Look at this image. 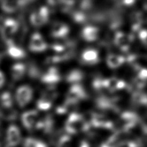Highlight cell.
<instances>
[{"instance_id": "1", "label": "cell", "mask_w": 147, "mask_h": 147, "mask_svg": "<svg viewBox=\"0 0 147 147\" xmlns=\"http://www.w3.org/2000/svg\"><path fill=\"white\" fill-rule=\"evenodd\" d=\"M33 97V90L29 86L24 85L20 86L16 90L15 100L20 108L27 105Z\"/></svg>"}, {"instance_id": "2", "label": "cell", "mask_w": 147, "mask_h": 147, "mask_svg": "<svg viewBox=\"0 0 147 147\" xmlns=\"http://www.w3.org/2000/svg\"><path fill=\"white\" fill-rule=\"evenodd\" d=\"M86 124L82 116L78 114H72L68 120L66 129L70 133H76L86 128Z\"/></svg>"}, {"instance_id": "3", "label": "cell", "mask_w": 147, "mask_h": 147, "mask_svg": "<svg viewBox=\"0 0 147 147\" xmlns=\"http://www.w3.org/2000/svg\"><path fill=\"white\" fill-rule=\"evenodd\" d=\"M6 135L7 142L10 147H15L20 143L21 135L20 129L16 125H10L8 127Z\"/></svg>"}, {"instance_id": "4", "label": "cell", "mask_w": 147, "mask_h": 147, "mask_svg": "<svg viewBox=\"0 0 147 147\" xmlns=\"http://www.w3.org/2000/svg\"><path fill=\"white\" fill-rule=\"evenodd\" d=\"M49 12L46 7H42L30 16V21L34 26H40L45 23L48 19Z\"/></svg>"}, {"instance_id": "5", "label": "cell", "mask_w": 147, "mask_h": 147, "mask_svg": "<svg viewBox=\"0 0 147 147\" xmlns=\"http://www.w3.org/2000/svg\"><path fill=\"white\" fill-rule=\"evenodd\" d=\"M47 48V44L42 35L38 33H35L32 35L30 40L29 48L34 52L44 51Z\"/></svg>"}, {"instance_id": "6", "label": "cell", "mask_w": 147, "mask_h": 147, "mask_svg": "<svg viewBox=\"0 0 147 147\" xmlns=\"http://www.w3.org/2000/svg\"><path fill=\"white\" fill-rule=\"evenodd\" d=\"M38 113L35 110H28L22 115L21 120L24 127L27 129H31L35 127L38 119Z\"/></svg>"}, {"instance_id": "7", "label": "cell", "mask_w": 147, "mask_h": 147, "mask_svg": "<svg viewBox=\"0 0 147 147\" xmlns=\"http://www.w3.org/2000/svg\"><path fill=\"white\" fill-rule=\"evenodd\" d=\"M18 28V23L13 19H7L4 22L2 29V34L5 38H7L14 34Z\"/></svg>"}, {"instance_id": "8", "label": "cell", "mask_w": 147, "mask_h": 147, "mask_svg": "<svg viewBox=\"0 0 147 147\" xmlns=\"http://www.w3.org/2000/svg\"><path fill=\"white\" fill-rule=\"evenodd\" d=\"M84 39L88 42H92L97 39L99 35V30L95 26H88L84 28L82 32Z\"/></svg>"}, {"instance_id": "9", "label": "cell", "mask_w": 147, "mask_h": 147, "mask_svg": "<svg viewBox=\"0 0 147 147\" xmlns=\"http://www.w3.org/2000/svg\"><path fill=\"white\" fill-rule=\"evenodd\" d=\"M69 31L67 25L61 22H57L52 28V34L55 38H62L66 36Z\"/></svg>"}, {"instance_id": "10", "label": "cell", "mask_w": 147, "mask_h": 147, "mask_svg": "<svg viewBox=\"0 0 147 147\" xmlns=\"http://www.w3.org/2000/svg\"><path fill=\"white\" fill-rule=\"evenodd\" d=\"M26 3L24 0H5L2 3V9L5 12H13Z\"/></svg>"}, {"instance_id": "11", "label": "cell", "mask_w": 147, "mask_h": 147, "mask_svg": "<svg viewBox=\"0 0 147 147\" xmlns=\"http://www.w3.org/2000/svg\"><path fill=\"white\" fill-rule=\"evenodd\" d=\"M98 53L94 49H87L82 54V59L86 63L95 64L98 61Z\"/></svg>"}, {"instance_id": "12", "label": "cell", "mask_w": 147, "mask_h": 147, "mask_svg": "<svg viewBox=\"0 0 147 147\" xmlns=\"http://www.w3.org/2000/svg\"><path fill=\"white\" fill-rule=\"evenodd\" d=\"M26 72V67L22 63H17L12 66L11 74L15 80H19L23 77Z\"/></svg>"}, {"instance_id": "13", "label": "cell", "mask_w": 147, "mask_h": 147, "mask_svg": "<svg viewBox=\"0 0 147 147\" xmlns=\"http://www.w3.org/2000/svg\"><path fill=\"white\" fill-rule=\"evenodd\" d=\"M125 61V59L123 56H119L115 54H111L107 56V65L113 69L118 68L121 66Z\"/></svg>"}, {"instance_id": "14", "label": "cell", "mask_w": 147, "mask_h": 147, "mask_svg": "<svg viewBox=\"0 0 147 147\" xmlns=\"http://www.w3.org/2000/svg\"><path fill=\"white\" fill-rule=\"evenodd\" d=\"M115 44L119 46L121 50L127 49L129 44V38L125 33L123 32H118L115 34Z\"/></svg>"}, {"instance_id": "15", "label": "cell", "mask_w": 147, "mask_h": 147, "mask_svg": "<svg viewBox=\"0 0 147 147\" xmlns=\"http://www.w3.org/2000/svg\"><path fill=\"white\" fill-rule=\"evenodd\" d=\"M8 53L10 56L14 59H21L25 56L24 50L16 46H14L13 44L9 46Z\"/></svg>"}, {"instance_id": "16", "label": "cell", "mask_w": 147, "mask_h": 147, "mask_svg": "<svg viewBox=\"0 0 147 147\" xmlns=\"http://www.w3.org/2000/svg\"><path fill=\"white\" fill-rule=\"evenodd\" d=\"M59 79V76L57 71L55 68H51L43 77V81L46 83H53L58 81Z\"/></svg>"}, {"instance_id": "17", "label": "cell", "mask_w": 147, "mask_h": 147, "mask_svg": "<svg viewBox=\"0 0 147 147\" xmlns=\"http://www.w3.org/2000/svg\"><path fill=\"white\" fill-rule=\"evenodd\" d=\"M25 147H46V145L38 140L28 138L24 142Z\"/></svg>"}, {"instance_id": "18", "label": "cell", "mask_w": 147, "mask_h": 147, "mask_svg": "<svg viewBox=\"0 0 147 147\" xmlns=\"http://www.w3.org/2000/svg\"><path fill=\"white\" fill-rule=\"evenodd\" d=\"M82 75L81 72L78 70H75L70 73L68 77V79L70 81H74L80 80V78H82Z\"/></svg>"}, {"instance_id": "19", "label": "cell", "mask_w": 147, "mask_h": 147, "mask_svg": "<svg viewBox=\"0 0 147 147\" xmlns=\"http://www.w3.org/2000/svg\"><path fill=\"white\" fill-rule=\"evenodd\" d=\"M139 37L142 40L146 42L147 38V30L146 29L142 30L139 33Z\"/></svg>"}, {"instance_id": "20", "label": "cell", "mask_w": 147, "mask_h": 147, "mask_svg": "<svg viewBox=\"0 0 147 147\" xmlns=\"http://www.w3.org/2000/svg\"><path fill=\"white\" fill-rule=\"evenodd\" d=\"M5 77L3 73L0 71V89L3 87L5 83Z\"/></svg>"}, {"instance_id": "21", "label": "cell", "mask_w": 147, "mask_h": 147, "mask_svg": "<svg viewBox=\"0 0 147 147\" xmlns=\"http://www.w3.org/2000/svg\"><path fill=\"white\" fill-rule=\"evenodd\" d=\"M25 2L26 3V2H28V1H30V0H25Z\"/></svg>"}, {"instance_id": "22", "label": "cell", "mask_w": 147, "mask_h": 147, "mask_svg": "<svg viewBox=\"0 0 147 147\" xmlns=\"http://www.w3.org/2000/svg\"><path fill=\"white\" fill-rule=\"evenodd\" d=\"M0 59H1V57H0Z\"/></svg>"}]
</instances>
